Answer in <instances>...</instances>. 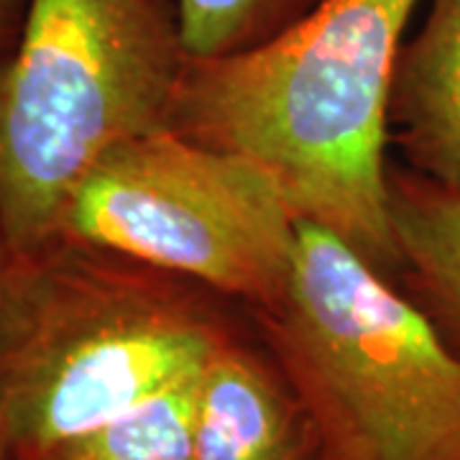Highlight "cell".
Returning <instances> with one entry per match:
<instances>
[{
	"instance_id": "6da1fadb",
	"label": "cell",
	"mask_w": 460,
	"mask_h": 460,
	"mask_svg": "<svg viewBox=\"0 0 460 460\" xmlns=\"http://www.w3.org/2000/svg\"><path fill=\"white\" fill-rule=\"evenodd\" d=\"M420 0H330L248 51L190 57L166 128L259 164L302 220L396 279L389 95Z\"/></svg>"
},
{
	"instance_id": "8992f818",
	"label": "cell",
	"mask_w": 460,
	"mask_h": 460,
	"mask_svg": "<svg viewBox=\"0 0 460 460\" xmlns=\"http://www.w3.org/2000/svg\"><path fill=\"white\" fill-rule=\"evenodd\" d=\"M195 460H325L305 399L251 320L198 371Z\"/></svg>"
},
{
	"instance_id": "8fae6325",
	"label": "cell",
	"mask_w": 460,
	"mask_h": 460,
	"mask_svg": "<svg viewBox=\"0 0 460 460\" xmlns=\"http://www.w3.org/2000/svg\"><path fill=\"white\" fill-rule=\"evenodd\" d=\"M29 0H0V62H5L16 49Z\"/></svg>"
},
{
	"instance_id": "5b68a950",
	"label": "cell",
	"mask_w": 460,
	"mask_h": 460,
	"mask_svg": "<svg viewBox=\"0 0 460 460\" xmlns=\"http://www.w3.org/2000/svg\"><path fill=\"white\" fill-rule=\"evenodd\" d=\"M299 223L261 166L159 128L108 148L84 172L57 235L111 248L256 310L289 281Z\"/></svg>"
},
{
	"instance_id": "7c38bea8",
	"label": "cell",
	"mask_w": 460,
	"mask_h": 460,
	"mask_svg": "<svg viewBox=\"0 0 460 460\" xmlns=\"http://www.w3.org/2000/svg\"><path fill=\"white\" fill-rule=\"evenodd\" d=\"M11 253V246H8V241H5V233L0 228V263L5 261V256Z\"/></svg>"
},
{
	"instance_id": "4fadbf2b",
	"label": "cell",
	"mask_w": 460,
	"mask_h": 460,
	"mask_svg": "<svg viewBox=\"0 0 460 460\" xmlns=\"http://www.w3.org/2000/svg\"><path fill=\"white\" fill-rule=\"evenodd\" d=\"M0 460H8V453H5V447L0 445Z\"/></svg>"
},
{
	"instance_id": "ba28073f",
	"label": "cell",
	"mask_w": 460,
	"mask_h": 460,
	"mask_svg": "<svg viewBox=\"0 0 460 460\" xmlns=\"http://www.w3.org/2000/svg\"><path fill=\"white\" fill-rule=\"evenodd\" d=\"M396 284L460 358V190L389 166Z\"/></svg>"
},
{
	"instance_id": "7a4b0ae2",
	"label": "cell",
	"mask_w": 460,
	"mask_h": 460,
	"mask_svg": "<svg viewBox=\"0 0 460 460\" xmlns=\"http://www.w3.org/2000/svg\"><path fill=\"white\" fill-rule=\"evenodd\" d=\"M243 307L198 281L57 235L0 263V445L18 460L195 376Z\"/></svg>"
},
{
	"instance_id": "30bf717a",
	"label": "cell",
	"mask_w": 460,
	"mask_h": 460,
	"mask_svg": "<svg viewBox=\"0 0 460 460\" xmlns=\"http://www.w3.org/2000/svg\"><path fill=\"white\" fill-rule=\"evenodd\" d=\"M330 0H177L190 57L210 59L261 47Z\"/></svg>"
},
{
	"instance_id": "9c48e42d",
	"label": "cell",
	"mask_w": 460,
	"mask_h": 460,
	"mask_svg": "<svg viewBox=\"0 0 460 460\" xmlns=\"http://www.w3.org/2000/svg\"><path fill=\"white\" fill-rule=\"evenodd\" d=\"M195 381L198 374L98 428L18 460H195Z\"/></svg>"
},
{
	"instance_id": "52a82bcc",
	"label": "cell",
	"mask_w": 460,
	"mask_h": 460,
	"mask_svg": "<svg viewBox=\"0 0 460 460\" xmlns=\"http://www.w3.org/2000/svg\"><path fill=\"white\" fill-rule=\"evenodd\" d=\"M389 141L414 174L460 190V0H428L417 31L402 44Z\"/></svg>"
},
{
	"instance_id": "3957f363",
	"label": "cell",
	"mask_w": 460,
	"mask_h": 460,
	"mask_svg": "<svg viewBox=\"0 0 460 460\" xmlns=\"http://www.w3.org/2000/svg\"><path fill=\"white\" fill-rule=\"evenodd\" d=\"M246 314L305 399L325 460H460V358L332 230L302 220L284 292Z\"/></svg>"
},
{
	"instance_id": "277c9868",
	"label": "cell",
	"mask_w": 460,
	"mask_h": 460,
	"mask_svg": "<svg viewBox=\"0 0 460 460\" xmlns=\"http://www.w3.org/2000/svg\"><path fill=\"white\" fill-rule=\"evenodd\" d=\"M190 51L177 0H29L0 62V228L51 241L75 184L108 148L166 128Z\"/></svg>"
}]
</instances>
